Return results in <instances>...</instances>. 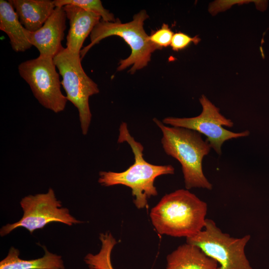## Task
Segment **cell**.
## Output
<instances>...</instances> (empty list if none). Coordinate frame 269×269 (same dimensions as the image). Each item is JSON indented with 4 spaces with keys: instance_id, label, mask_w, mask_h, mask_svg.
Segmentation results:
<instances>
[{
    "instance_id": "6da1fadb",
    "label": "cell",
    "mask_w": 269,
    "mask_h": 269,
    "mask_svg": "<svg viewBox=\"0 0 269 269\" xmlns=\"http://www.w3.org/2000/svg\"><path fill=\"white\" fill-rule=\"evenodd\" d=\"M207 209L205 202L182 189L165 194L149 216L158 234L187 239L203 229Z\"/></svg>"
},
{
    "instance_id": "7a4b0ae2",
    "label": "cell",
    "mask_w": 269,
    "mask_h": 269,
    "mask_svg": "<svg viewBox=\"0 0 269 269\" xmlns=\"http://www.w3.org/2000/svg\"><path fill=\"white\" fill-rule=\"evenodd\" d=\"M118 142H127L130 145L134 161L122 172L100 171L98 182L106 187L116 185L129 187L134 198L135 206L143 209L147 206L148 199L157 195L154 185L155 179L160 175L174 174V168L171 165H157L146 161L143 158V146L130 134L126 123L120 125Z\"/></svg>"
},
{
    "instance_id": "3957f363",
    "label": "cell",
    "mask_w": 269,
    "mask_h": 269,
    "mask_svg": "<svg viewBox=\"0 0 269 269\" xmlns=\"http://www.w3.org/2000/svg\"><path fill=\"white\" fill-rule=\"evenodd\" d=\"M154 122L162 133L161 144L165 152L181 164L186 189L202 188L212 190L213 185L205 176L202 161L211 146L201 134L190 129L166 126L156 118Z\"/></svg>"
},
{
    "instance_id": "277c9868",
    "label": "cell",
    "mask_w": 269,
    "mask_h": 269,
    "mask_svg": "<svg viewBox=\"0 0 269 269\" xmlns=\"http://www.w3.org/2000/svg\"><path fill=\"white\" fill-rule=\"evenodd\" d=\"M148 17L146 10H141L134 15L132 21L126 23L122 22L119 18L113 22L101 20L90 34V43L81 50V59L101 40L115 35L123 38L131 49L130 56L120 60L118 71L132 66L130 72L134 74L136 70L146 66L151 60L152 53L160 49L150 41L149 35L144 29V22Z\"/></svg>"
},
{
    "instance_id": "5b68a950",
    "label": "cell",
    "mask_w": 269,
    "mask_h": 269,
    "mask_svg": "<svg viewBox=\"0 0 269 269\" xmlns=\"http://www.w3.org/2000/svg\"><path fill=\"white\" fill-rule=\"evenodd\" d=\"M80 53L62 47L54 57L53 61L62 77L61 84L66 98L77 109L82 133L86 135L92 119L89 99L99 93L98 85L85 72Z\"/></svg>"
},
{
    "instance_id": "8992f818",
    "label": "cell",
    "mask_w": 269,
    "mask_h": 269,
    "mask_svg": "<svg viewBox=\"0 0 269 269\" xmlns=\"http://www.w3.org/2000/svg\"><path fill=\"white\" fill-rule=\"evenodd\" d=\"M250 235L234 238L223 233L215 222L207 218L203 229L186 239V243L198 247L206 255L215 260L218 269H253L245 252Z\"/></svg>"
},
{
    "instance_id": "52a82bcc",
    "label": "cell",
    "mask_w": 269,
    "mask_h": 269,
    "mask_svg": "<svg viewBox=\"0 0 269 269\" xmlns=\"http://www.w3.org/2000/svg\"><path fill=\"white\" fill-rule=\"evenodd\" d=\"M20 205L23 212L22 218L17 222L2 226L0 230V236H6L20 227L32 234L52 222L68 226L82 223L71 215L68 208L62 207L61 202L56 198L51 188L45 193L25 196L21 199Z\"/></svg>"
},
{
    "instance_id": "ba28073f",
    "label": "cell",
    "mask_w": 269,
    "mask_h": 269,
    "mask_svg": "<svg viewBox=\"0 0 269 269\" xmlns=\"http://www.w3.org/2000/svg\"><path fill=\"white\" fill-rule=\"evenodd\" d=\"M53 58L39 55L20 63L18 71L38 102L55 113L63 111L68 100L61 91V82Z\"/></svg>"
},
{
    "instance_id": "9c48e42d",
    "label": "cell",
    "mask_w": 269,
    "mask_h": 269,
    "mask_svg": "<svg viewBox=\"0 0 269 269\" xmlns=\"http://www.w3.org/2000/svg\"><path fill=\"white\" fill-rule=\"evenodd\" d=\"M199 101L202 107L199 115L192 118L167 117L163 120L162 123L172 127L190 129L205 135L211 147L219 155L222 153L221 147L225 141L249 135L250 132L248 130L234 133L224 128V126L232 127L234 123L232 120L223 116L219 109L205 95L201 96Z\"/></svg>"
},
{
    "instance_id": "30bf717a",
    "label": "cell",
    "mask_w": 269,
    "mask_h": 269,
    "mask_svg": "<svg viewBox=\"0 0 269 269\" xmlns=\"http://www.w3.org/2000/svg\"><path fill=\"white\" fill-rule=\"evenodd\" d=\"M66 18L63 7L57 6L40 28L28 31L29 41L38 50L39 55L54 58L62 48Z\"/></svg>"
},
{
    "instance_id": "8fae6325",
    "label": "cell",
    "mask_w": 269,
    "mask_h": 269,
    "mask_svg": "<svg viewBox=\"0 0 269 269\" xmlns=\"http://www.w3.org/2000/svg\"><path fill=\"white\" fill-rule=\"evenodd\" d=\"M63 7L70 25L66 48L73 52L80 53L85 39L101 17L95 13L74 5L68 4Z\"/></svg>"
},
{
    "instance_id": "7c38bea8",
    "label": "cell",
    "mask_w": 269,
    "mask_h": 269,
    "mask_svg": "<svg viewBox=\"0 0 269 269\" xmlns=\"http://www.w3.org/2000/svg\"><path fill=\"white\" fill-rule=\"evenodd\" d=\"M20 23L34 32L40 28L56 7L51 0H10Z\"/></svg>"
},
{
    "instance_id": "4fadbf2b",
    "label": "cell",
    "mask_w": 269,
    "mask_h": 269,
    "mask_svg": "<svg viewBox=\"0 0 269 269\" xmlns=\"http://www.w3.org/2000/svg\"><path fill=\"white\" fill-rule=\"evenodd\" d=\"M166 269H218L217 262L197 246L186 243L166 258Z\"/></svg>"
},
{
    "instance_id": "5bb4252c",
    "label": "cell",
    "mask_w": 269,
    "mask_h": 269,
    "mask_svg": "<svg viewBox=\"0 0 269 269\" xmlns=\"http://www.w3.org/2000/svg\"><path fill=\"white\" fill-rule=\"evenodd\" d=\"M0 29L8 36L14 51L24 52L32 46L28 37V30L20 23L9 1L0 0Z\"/></svg>"
},
{
    "instance_id": "9a60e30c",
    "label": "cell",
    "mask_w": 269,
    "mask_h": 269,
    "mask_svg": "<svg viewBox=\"0 0 269 269\" xmlns=\"http://www.w3.org/2000/svg\"><path fill=\"white\" fill-rule=\"evenodd\" d=\"M43 248L42 257L27 260L20 259L19 250L11 247L6 257L0 262V269H65L62 256L49 252L46 247Z\"/></svg>"
},
{
    "instance_id": "2e32d148",
    "label": "cell",
    "mask_w": 269,
    "mask_h": 269,
    "mask_svg": "<svg viewBox=\"0 0 269 269\" xmlns=\"http://www.w3.org/2000/svg\"><path fill=\"white\" fill-rule=\"evenodd\" d=\"M100 251L96 254H88L84 261L90 269H114L111 262V253L117 242L110 232L101 233Z\"/></svg>"
},
{
    "instance_id": "e0dca14e",
    "label": "cell",
    "mask_w": 269,
    "mask_h": 269,
    "mask_svg": "<svg viewBox=\"0 0 269 269\" xmlns=\"http://www.w3.org/2000/svg\"><path fill=\"white\" fill-rule=\"evenodd\" d=\"M53 1L56 7H63L68 4L74 5L99 15L102 20L104 21L113 22L116 20L113 13L104 8L100 0H54Z\"/></svg>"
},
{
    "instance_id": "ac0fdd59",
    "label": "cell",
    "mask_w": 269,
    "mask_h": 269,
    "mask_svg": "<svg viewBox=\"0 0 269 269\" xmlns=\"http://www.w3.org/2000/svg\"><path fill=\"white\" fill-rule=\"evenodd\" d=\"M174 34L168 25L163 23L160 28L152 32L149 35V39L161 49L170 45Z\"/></svg>"
},
{
    "instance_id": "d6986e66",
    "label": "cell",
    "mask_w": 269,
    "mask_h": 269,
    "mask_svg": "<svg viewBox=\"0 0 269 269\" xmlns=\"http://www.w3.org/2000/svg\"><path fill=\"white\" fill-rule=\"evenodd\" d=\"M200 41V38L197 35L192 37L185 33L179 32L174 34L170 46L173 50L177 51L184 49L191 43L197 44Z\"/></svg>"
}]
</instances>
